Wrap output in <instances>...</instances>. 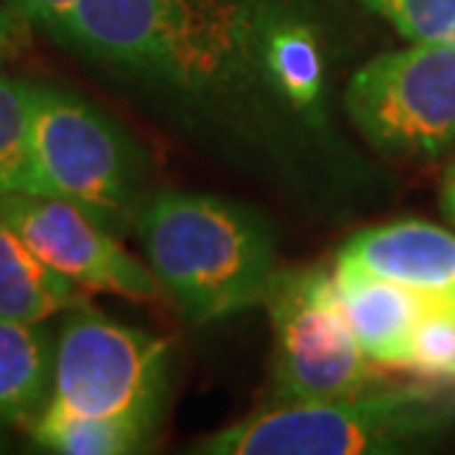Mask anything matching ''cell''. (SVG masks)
I'll use <instances>...</instances> for the list:
<instances>
[{
  "label": "cell",
  "mask_w": 455,
  "mask_h": 455,
  "mask_svg": "<svg viewBox=\"0 0 455 455\" xmlns=\"http://www.w3.org/2000/svg\"><path fill=\"white\" fill-rule=\"evenodd\" d=\"M27 44V21L12 6H0V68Z\"/></svg>",
  "instance_id": "d6986e66"
},
{
  "label": "cell",
  "mask_w": 455,
  "mask_h": 455,
  "mask_svg": "<svg viewBox=\"0 0 455 455\" xmlns=\"http://www.w3.org/2000/svg\"><path fill=\"white\" fill-rule=\"evenodd\" d=\"M84 302V287L48 267L0 216V316L48 323Z\"/></svg>",
  "instance_id": "8fae6325"
},
{
  "label": "cell",
  "mask_w": 455,
  "mask_h": 455,
  "mask_svg": "<svg viewBox=\"0 0 455 455\" xmlns=\"http://www.w3.org/2000/svg\"><path fill=\"white\" fill-rule=\"evenodd\" d=\"M441 207L447 213V220L455 222V163L447 169L443 175V184H441Z\"/></svg>",
  "instance_id": "ffe728a7"
},
{
  "label": "cell",
  "mask_w": 455,
  "mask_h": 455,
  "mask_svg": "<svg viewBox=\"0 0 455 455\" xmlns=\"http://www.w3.org/2000/svg\"><path fill=\"white\" fill-rule=\"evenodd\" d=\"M455 420L432 387H394L320 403H275L198 443L207 455H367L429 441Z\"/></svg>",
  "instance_id": "3957f363"
},
{
  "label": "cell",
  "mask_w": 455,
  "mask_h": 455,
  "mask_svg": "<svg viewBox=\"0 0 455 455\" xmlns=\"http://www.w3.org/2000/svg\"><path fill=\"white\" fill-rule=\"evenodd\" d=\"M53 340L42 323L0 316V426H30L51 396Z\"/></svg>",
  "instance_id": "4fadbf2b"
},
{
  "label": "cell",
  "mask_w": 455,
  "mask_h": 455,
  "mask_svg": "<svg viewBox=\"0 0 455 455\" xmlns=\"http://www.w3.org/2000/svg\"><path fill=\"white\" fill-rule=\"evenodd\" d=\"M403 39L455 48V0H358Z\"/></svg>",
  "instance_id": "2e32d148"
},
{
  "label": "cell",
  "mask_w": 455,
  "mask_h": 455,
  "mask_svg": "<svg viewBox=\"0 0 455 455\" xmlns=\"http://www.w3.org/2000/svg\"><path fill=\"white\" fill-rule=\"evenodd\" d=\"M169 343L77 305L53 343L48 408L157 426L166 394Z\"/></svg>",
  "instance_id": "5b68a950"
},
{
  "label": "cell",
  "mask_w": 455,
  "mask_h": 455,
  "mask_svg": "<svg viewBox=\"0 0 455 455\" xmlns=\"http://www.w3.org/2000/svg\"><path fill=\"white\" fill-rule=\"evenodd\" d=\"M263 80L299 113L316 116L323 110V57L314 27L281 4L263 33L260 48Z\"/></svg>",
  "instance_id": "7c38bea8"
},
{
  "label": "cell",
  "mask_w": 455,
  "mask_h": 455,
  "mask_svg": "<svg viewBox=\"0 0 455 455\" xmlns=\"http://www.w3.org/2000/svg\"><path fill=\"white\" fill-rule=\"evenodd\" d=\"M338 269H358L411 290L429 305L455 307V234L403 220L361 231L338 251Z\"/></svg>",
  "instance_id": "9c48e42d"
},
{
  "label": "cell",
  "mask_w": 455,
  "mask_h": 455,
  "mask_svg": "<svg viewBox=\"0 0 455 455\" xmlns=\"http://www.w3.org/2000/svg\"><path fill=\"white\" fill-rule=\"evenodd\" d=\"M6 6H12L27 24H39L42 30L57 36L77 0H6Z\"/></svg>",
  "instance_id": "ac0fdd59"
},
{
  "label": "cell",
  "mask_w": 455,
  "mask_h": 455,
  "mask_svg": "<svg viewBox=\"0 0 455 455\" xmlns=\"http://www.w3.org/2000/svg\"><path fill=\"white\" fill-rule=\"evenodd\" d=\"M281 0H77L57 39L189 104H234L263 80Z\"/></svg>",
  "instance_id": "6da1fadb"
},
{
  "label": "cell",
  "mask_w": 455,
  "mask_h": 455,
  "mask_svg": "<svg viewBox=\"0 0 455 455\" xmlns=\"http://www.w3.org/2000/svg\"><path fill=\"white\" fill-rule=\"evenodd\" d=\"M334 281L346 320L367 358L385 367H408L411 334L426 305L423 299L394 281L358 269H338Z\"/></svg>",
  "instance_id": "30bf717a"
},
{
  "label": "cell",
  "mask_w": 455,
  "mask_h": 455,
  "mask_svg": "<svg viewBox=\"0 0 455 455\" xmlns=\"http://www.w3.org/2000/svg\"><path fill=\"white\" fill-rule=\"evenodd\" d=\"M260 305L275 331L278 403L352 396L376 381L346 320L338 281L323 269H275Z\"/></svg>",
  "instance_id": "8992f818"
},
{
  "label": "cell",
  "mask_w": 455,
  "mask_h": 455,
  "mask_svg": "<svg viewBox=\"0 0 455 455\" xmlns=\"http://www.w3.org/2000/svg\"><path fill=\"white\" fill-rule=\"evenodd\" d=\"M30 435L42 450L62 455H127L148 447L154 429L118 417H80L44 405L30 423Z\"/></svg>",
  "instance_id": "5bb4252c"
},
{
  "label": "cell",
  "mask_w": 455,
  "mask_h": 455,
  "mask_svg": "<svg viewBox=\"0 0 455 455\" xmlns=\"http://www.w3.org/2000/svg\"><path fill=\"white\" fill-rule=\"evenodd\" d=\"M346 110L387 154L429 157L455 142V48L417 42L355 71Z\"/></svg>",
  "instance_id": "52a82bcc"
},
{
  "label": "cell",
  "mask_w": 455,
  "mask_h": 455,
  "mask_svg": "<svg viewBox=\"0 0 455 455\" xmlns=\"http://www.w3.org/2000/svg\"><path fill=\"white\" fill-rule=\"evenodd\" d=\"M0 216L39 258L92 293L154 299L160 281L151 267L127 254L110 228L75 202L42 193L0 196Z\"/></svg>",
  "instance_id": "ba28073f"
},
{
  "label": "cell",
  "mask_w": 455,
  "mask_h": 455,
  "mask_svg": "<svg viewBox=\"0 0 455 455\" xmlns=\"http://www.w3.org/2000/svg\"><path fill=\"white\" fill-rule=\"evenodd\" d=\"M136 228L148 267L189 323L260 305L275 275L269 228L225 198L166 189L145 202Z\"/></svg>",
  "instance_id": "7a4b0ae2"
},
{
  "label": "cell",
  "mask_w": 455,
  "mask_h": 455,
  "mask_svg": "<svg viewBox=\"0 0 455 455\" xmlns=\"http://www.w3.org/2000/svg\"><path fill=\"white\" fill-rule=\"evenodd\" d=\"M145 160L133 140L77 92L36 86L30 193L80 204L107 228L140 222Z\"/></svg>",
  "instance_id": "277c9868"
},
{
  "label": "cell",
  "mask_w": 455,
  "mask_h": 455,
  "mask_svg": "<svg viewBox=\"0 0 455 455\" xmlns=\"http://www.w3.org/2000/svg\"><path fill=\"white\" fill-rule=\"evenodd\" d=\"M408 370L432 381L455 379V307L423 305L408 349Z\"/></svg>",
  "instance_id": "e0dca14e"
},
{
  "label": "cell",
  "mask_w": 455,
  "mask_h": 455,
  "mask_svg": "<svg viewBox=\"0 0 455 455\" xmlns=\"http://www.w3.org/2000/svg\"><path fill=\"white\" fill-rule=\"evenodd\" d=\"M36 86L0 75V196L30 193Z\"/></svg>",
  "instance_id": "9a60e30c"
}]
</instances>
